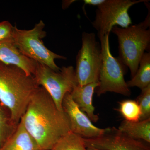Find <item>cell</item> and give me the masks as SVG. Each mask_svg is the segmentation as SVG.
<instances>
[{"instance_id": "cell-1", "label": "cell", "mask_w": 150, "mask_h": 150, "mask_svg": "<svg viewBox=\"0 0 150 150\" xmlns=\"http://www.w3.org/2000/svg\"><path fill=\"white\" fill-rule=\"evenodd\" d=\"M40 150H51L70 131L69 121L50 95L39 86L33 94L21 119Z\"/></svg>"}, {"instance_id": "cell-2", "label": "cell", "mask_w": 150, "mask_h": 150, "mask_svg": "<svg viewBox=\"0 0 150 150\" xmlns=\"http://www.w3.org/2000/svg\"><path fill=\"white\" fill-rule=\"evenodd\" d=\"M39 86L32 76L14 65L0 62V102L18 125L30 100Z\"/></svg>"}, {"instance_id": "cell-3", "label": "cell", "mask_w": 150, "mask_h": 150, "mask_svg": "<svg viewBox=\"0 0 150 150\" xmlns=\"http://www.w3.org/2000/svg\"><path fill=\"white\" fill-rule=\"evenodd\" d=\"M150 11L144 21L126 28L115 26L111 31L118 38L119 58L129 67L131 77L136 74L140 61L150 43Z\"/></svg>"}, {"instance_id": "cell-4", "label": "cell", "mask_w": 150, "mask_h": 150, "mask_svg": "<svg viewBox=\"0 0 150 150\" xmlns=\"http://www.w3.org/2000/svg\"><path fill=\"white\" fill-rule=\"evenodd\" d=\"M45 24L40 21L30 30L18 29L14 26L12 38L19 51L27 58L37 63L46 65L56 71L61 68L58 67L55 60L57 59L66 60L65 56L58 55L48 49L43 43L42 39L46 36L43 30Z\"/></svg>"}, {"instance_id": "cell-5", "label": "cell", "mask_w": 150, "mask_h": 150, "mask_svg": "<svg viewBox=\"0 0 150 150\" xmlns=\"http://www.w3.org/2000/svg\"><path fill=\"white\" fill-rule=\"evenodd\" d=\"M109 34L99 38L102 61L98 86L95 90L98 96L114 92L129 96L131 92L124 79L126 67L119 58L112 56L110 51Z\"/></svg>"}, {"instance_id": "cell-6", "label": "cell", "mask_w": 150, "mask_h": 150, "mask_svg": "<svg viewBox=\"0 0 150 150\" xmlns=\"http://www.w3.org/2000/svg\"><path fill=\"white\" fill-rule=\"evenodd\" d=\"M33 76L37 85L41 86L50 95L59 110L64 111L62 102L65 96L71 93L74 86L77 84L74 67H63L59 71H56L37 62Z\"/></svg>"}, {"instance_id": "cell-7", "label": "cell", "mask_w": 150, "mask_h": 150, "mask_svg": "<svg viewBox=\"0 0 150 150\" xmlns=\"http://www.w3.org/2000/svg\"><path fill=\"white\" fill-rule=\"evenodd\" d=\"M75 69L78 85L98 83L102 56L100 44L93 33H83L82 46L78 52Z\"/></svg>"}, {"instance_id": "cell-8", "label": "cell", "mask_w": 150, "mask_h": 150, "mask_svg": "<svg viewBox=\"0 0 150 150\" xmlns=\"http://www.w3.org/2000/svg\"><path fill=\"white\" fill-rule=\"evenodd\" d=\"M148 1L139 0H105L97 6L95 18L92 23L100 38L110 34L112 28L119 25L126 28L132 24L129 10L132 6Z\"/></svg>"}, {"instance_id": "cell-9", "label": "cell", "mask_w": 150, "mask_h": 150, "mask_svg": "<svg viewBox=\"0 0 150 150\" xmlns=\"http://www.w3.org/2000/svg\"><path fill=\"white\" fill-rule=\"evenodd\" d=\"M62 108L69 121L71 132L85 139H93L101 137L107 131L108 128L100 129L93 125L88 116L75 103L71 93L65 96Z\"/></svg>"}, {"instance_id": "cell-10", "label": "cell", "mask_w": 150, "mask_h": 150, "mask_svg": "<svg viewBox=\"0 0 150 150\" xmlns=\"http://www.w3.org/2000/svg\"><path fill=\"white\" fill-rule=\"evenodd\" d=\"M83 139L86 147L101 150H150L149 146L140 140L130 138L114 127L108 128L101 137Z\"/></svg>"}, {"instance_id": "cell-11", "label": "cell", "mask_w": 150, "mask_h": 150, "mask_svg": "<svg viewBox=\"0 0 150 150\" xmlns=\"http://www.w3.org/2000/svg\"><path fill=\"white\" fill-rule=\"evenodd\" d=\"M0 62L19 67L27 75L32 76L37 64L19 51L12 38L0 41Z\"/></svg>"}, {"instance_id": "cell-12", "label": "cell", "mask_w": 150, "mask_h": 150, "mask_svg": "<svg viewBox=\"0 0 150 150\" xmlns=\"http://www.w3.org/2000/svg\"><path fill=\"white\" fill-rule=\"evenodd\" d=\"M98 83H91L85 85L76 84L71 94L74 101L83 112L85 113L92 122H97L98 115L95 114L93 98Z\"/></svg>"}, {"instance_id": "cell-13", "label": "cell", "mask_w": 150, "mask_h": 150, "mask_svg": "<svg viewBox=\"0 0 150 150\" xmlns=\"http://www.w3.org/2000/svg\"><path fill=\"white\" fill-rule=\"evenodd\" d=\"M0 150H40L36 142L25 130L21 121Z\"/></svg>"}, {"instance_id": "cell-14", "label": "cell", "mask_w": 150, "mask_h": 150, "mask_svg": "<svg viewBox=\"0 0 150 150\" xmlns=\"http://www.w3.org/2000/svg\"><path fill=\"white\" fill-rule=\"evenodd\" d=\"M118 130L126 136L136 140H143L150 142V118L146 120L129 122L123 121Z\"/></svg>"}, {"instance_id": "cell-15", "label": "cell", "mask_w": 150, "mask_h": 150, "mask_svg": "<svg viewBox=\"0 0 150 150\" xmlns=\"http://www.w3.org/2000/svg\"><path fill=\"white\" fill-rule=\"evenodd\" d=\"M126 83L129 88L137 87L141 90L150 85V52L144 54L136 74Z\"/></svg>"}, {"instance_id": "cell-16", "label": "cell", "mask_w": 150, "mask_h": 150, "mask_svg": "<svg viewBox=\"0 0 150 150\" xmlns=\"http://www.w3.org/2000/svg\"><path fill=\"white\" fill-rule=\"evenodd\" d=\"M51 150H88L83 138L70 131L54 145Z\"/></svg>"}, {"instance_id": "cell-17", "label": "cell", "mask_w": 150, "mask_h": 150, "mask_svg": "<svg viewBox=\"0 0 150 150\" xmlns=\"http://www.w3.org/2000/svg\"><path fill=\"white\" fill-rule=\"evenodd\" d=\"M8 109L0 102V147L16 129Z\"/></svg>"}, {"instance_id": "cell-18", "label": "cell", "mask_w": 150, "mask_h": 150, "mask_svg": "<svg viewBox=\"0 0 150 150\" xmlns=\"http://www.w3.org/2000/svg\"><path fill=\"white\" fill-rule=\"evenodd\" d=\"M118 111L125 119L129 122L140 121L141 111L137 100H126L119 103Z\"/></svg>"}, {"instance_id": "cell-19", "label": "cell", "mask_w": 150, "mask_h": 150, "mask_svg": "<svg viewBox=\"0 0 150 150\" xmlns=\"http://www.w3.org/2000/svg\"><path fill=\"white\" fill-rule=\"evenodd\" d=\"M137 101L141 111L139 121L150 118V85L142 90Z\"/></svg>"}, {"instance_id": "cell-20", "label": "cell", "mask_w": 150, "mask_h": 150, "mask_svg": "<svg viewBox=\"0 0 150 150\" xmlns=\"http://www.w3.org/2000/svg\"><path fill=\"white\" fill-rule=\"evenodd\" d=\"M14 26L7 21L0 22V41L12 38Z\"/></svg>"}, {"instance_id": "cell-21", "label": "cell", "mask_w": 150, "mask_h": 150, "mask_svg": "<svg viewBox=\"0 0 150 150\" xmlns=\"http://www.w3.org/2000/svg\"><path fill=\"white\" fill-rule=\"evenodd\" d=\"M105 0H84L83 8L86 5L98 6L100 5Z\"/></svg>"}, {"instance_id": "cell-22", "label": "cell", "mask_w": 150, "mask_h": 150, "mask_svg": "<svg viewBox=\"0 0 150 150\" xmlns=\"http://www.w3.org/2000/svg\"><path fill=\"white\" fill-rule=\"evenodd\" d=\"M88 150H101L99 149H96V148L93 147H87Z\"/></svg>"}]
</instances>
